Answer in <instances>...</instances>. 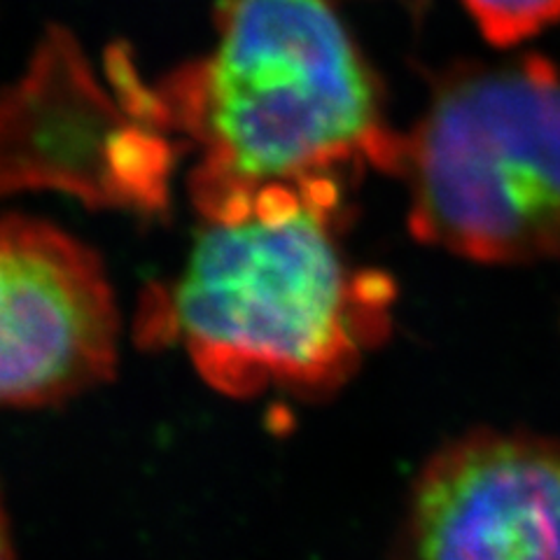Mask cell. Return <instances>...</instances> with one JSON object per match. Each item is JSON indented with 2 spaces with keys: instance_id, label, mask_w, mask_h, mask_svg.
Masks as SVG:
<instances>
[{
  "instance_id": "7a4b0ae2",
  "label": "cell",
  "mask_w": 560,
  "mask_h": 560,
  "mask_svg": "<svg viewBox=\"0 0 560 560\" xmlns=\"http://www.w3.org/2000/svg\"><path fill=\"white\" fill-rule=\"evenodd\" d=\"M164 129L201 150L191 197L243 185L337 183L397 168L401 136L331 0H224L218 43L154 94Z\"/></svg>"
},
{
  "instance_id": "3957f363",
  "label": "cell",
  "mask_w": 560,
  "mask_h": 560,
  "mask_svg": "<svg viewBox=\"0 0 560 560\" xmlns=\"http://www.w3.org/2000/svg\"><path fill=\"white\" fill-rule=\"evenodd\" d=\"M416 238L498 265H560V68L541 57L469 63L401 138Z\"/></svg>"
},
{
  "instance_id": "52a82bcc",
  "label": "cell",
  "mask_w": 560,
  "mask_h": 560,
  "mask_svg": "<svg viewBox=\"0 0 560 560\" xmlns=\"http://www.w3.org/2000/svg\"><path fill=\"white\" fill-rule=\"evenodd\" d=\"M0 560H14L10 525H8V516H5V510H3V502H0Z\"/></svg>"
},
{
  "instance_id": "8992f818",
  "label": "cell",
  "mask_w": 560,
  "mask_h": 560,
  "mask_svg": "<svg viewBox=\"0 0 560 560\" xmlns=\"http://www.w3.org/2000/svg\"><path fill=\"white\" fill-rule=\"evenodd\" d=\"M486 38L510 47L560 16V0H463Z\"/></svg>"
},
{
  "instance_id": "277c9868",
  "label": "cell",
  "mask_w": 560,
  "mask_h": 560,
  "mask_svg": "<svg viewBox=\"0 0 560 560\" xmlns=\"http://www.w3.org/2000/svg\"><path fill=\"white\" fill-rule=\"evenodd\" d=\"M119 315L98 257L57 226L0 218V405H55L115 370Z\"/></svg>"
},
{
  "instance_id": "6da1fadb",
  "label": "cell",
  "mask_w": 560,
  "mask_h": 560,
  "mask_svg": "<svg viewBox=\"0 0 560 560\" xmlns=\"http://www.w3.org/2000/svg\"><path fill=\"white\" fill-rule=\"evenodd\" d=\"M187 265L140 313L145 343H180L215 390L337 393L388 337L395 285L339 241L341 185H243L195 197Z\"/></svg>"
},
{
  "instance_id": "5b68a950",
  "label": "cell",
  "mask_w": 560,
  "mask_h": 560,
  "mask_svg": "<svg viewBox=\"0 0 560 560\" xmlns=\"http://www.w3.org/2000/svg\"><path fill=\"white\" fill-rule=\"evenodd\" d=\"M397 560H560V442L479 430L413 481Z\"/></svg>"
}]
</instances>
